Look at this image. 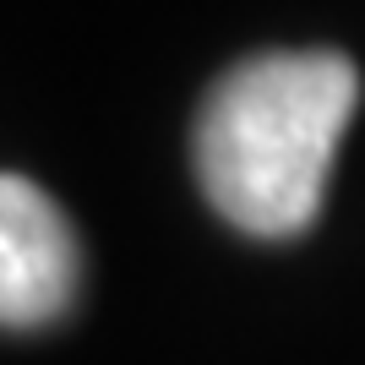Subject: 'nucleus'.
I'll use <instances>...</instances> for the list:
<instances>
[{
  "instance_id": "obj_2",
  "label": "nucleus",
  "mask_w": 365,
  "mask_h": 365,
  "mask_svg": "<svg viewBox=\"0 0 365 365\" xmlns=\"http://www.w3.org/2000/svg\"><path fill=\"white\" fill-rule=\"evenodd\" d=\"M82 294V240L44 185L0 169V327H55Z\"/></svg>"
},
{
  "instance_id": "obj_1",
  "label": "nucleus",
  "mask_w": 365,
  "mask_h": 365,
  "mask_svg": "<svg viewBox=\"0 0 365 365\" xmlns=\"http://www.w3.org/2000/svg\"><path fill=\"white\" fill-rule=\"evenodd\" d=\"M354 104L360 71L338 49H267L229 66L191 131L202 197L251 240L305 235L322 213Z\"/></svg>"
}]
</instances>
